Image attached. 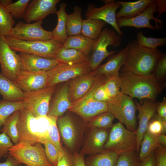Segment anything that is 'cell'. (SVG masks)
<instances>
[{
	"label": "cell",
	"instance_id": "22",
	"mask_svg": "<svg viewBox=\"0 0 166 166\" xmlns=\"http://www.w3.org/2000/svg\"><path fill=\"white\" fill-rule=\"evenodd\" d=\"M69 96L68 84L63 85L57 92L51 104L47 115L56 117L62 116L72 106Z\"/></svg>",
	"mask_w": 166,
	"mask_h": 166
},
{
	"label": "cell",
	"instance_id": "35",
	"mask_svg": "<svg viewBox=\"0 0 166 166\" xmlns=\"http://www.w3.org/2000/svg\"><path fill=\"white\" fill-rule=\"evenodd\" d=\"M68 110L79 116L85 124L93 117L101 114L84 102L72 104Z\"/></svg>",
	"mask_w": 166,
	"mask_h": 166
},
{
	"label": "cell",
	"instance_id": "5",
	"mask_svg": "<svg viewBox=\"0 0 166 166\" xmlns=\"http://www.w3.org/2000/svg\"><path fill=\"white\" fill-rule=\"evenodd\" d=\"M104 150L113 152L118 155L136 150V131L126 128L119 122L113 124Z\"/></svg>",
	"mask_w": 166,
	"mask_h": 166
},
{
	"label": "cell",
	"instance_id": "53",
	"mask_svg": "<svg viewBox=\"0 0 166 166\" xmlns=\"http://www.w3.org/2000/svg\"><path fill=\"white\" fill-rule=\"evenodd\" d=\"M156 9L155 13H158V17L166 12V0H155Z\"/></svg>",
	"mask_w": 166,
	"mask_h": 166
},
{
	"label": "cell",
	"instance_id": "30",
	"mask_svg": "<svg viewBox=\"0 0 166 166\" xmlns=\"http://www.w3.org/2000/svg\"><path fill=\"white\" fill-rule=\"evenodd\" d=\"M73 12L67 14L66 30L68 36L78 35L81 32L83 20L81 17L82 10L78 6H75Z\"/></svg>",
	"mask_w": 166,
	"mask_h": 166
},
{
	"label": "cell",
	"instance_id": "59",
	"mask_svg": "<svg viewBox=\"0 0 166 166\" xmlns=\"http://www.w3.org/2000/svg\"><path fill=\"white\" fill-rule=\"evenodd\" d=\"M25 166H27V165H25Z\"/></svg>",
	"mask_w": 166,
	"mask_h": 166
},
{
	"label": "cell",
	"instance_id": "12",
	"mask_svg": "<svg viewBox=\"0 0 166 166\" xmlns=\"http://www.w3.org/2000/svg\"><path fill=\"white\" fill-rule=\"evenodd\" d=\"M42 23V21L33 23L19 21L6 36L24 41H46L54 39L52 31L43 28Z\"/></svg>",
	"mask_w": 166,
	"mask_h": 166
},
{
	"label": "cell",
	"instance_id": "15",
	"mask_svg": "<svg viewBox=\"0 0 166 166\" xmlns=\"http://www.w3.org/2000/svg\"><path fill=\"white\" fill-rule=\"evenodd\" d=\"M121 7L116 2H113L100 7L89 3L87 6L85 17L87 19H93L103 21L112 26L117 33L121 36L123 33L118 26L116 17V12Z\"/></svg>",
	"mask_w": 166,
	"mask_h": 166
},
{
	"label": "cell",
	"instance_id": "19",
	"mask_svg": "<svg viewBox=\"0 0 166 166\" xmlns=\"http://www.w3.org/2000/svg\"><path fill=\"white\" fill-rule=\"evenodd\" d=\"M47 81V71L32 72L21 70L14 82L25 93L46 88Z\"/></svg>",
	"mask_w": 166,
	"mask_h": 166
},
{
	"label": "cell",
	"instance_id": "56",
	"mask_svg": "<svg viewBox=\"0 0 166 166\" xmlns=\"http://www.w3.org/2000/svg\"><path fill=\"white\" fill-rule=\"evenodd\" d=\"M158 144L166 147V135L165 134H162L157 136Z\"/></svg>",
	"mask_w": 166,
	"mask_h": 166
},
{
	"label": "cell",
	"instance_id": "37",
	"mask_svg": "<svg viewBox=\"0 0 166 166\" xmlns=\"http://www.w3.org/2000/svg\"><path fill=\"white\" fill-rule=\"evenodd\" d=\"M140 46L147 49H155L166 45V38L147 37L142 31H140L136 34V40Z\"/></svg>",
	"mask_w": 166,
	"mask_h": 166
},
{
	"label": "cell",
	"instance_id": "23",
	"mask_svg": "<svg viewBox=\"0 0 166 166\" xmlns=\"http://www.w3.org/2000/svg\"><path fill=\"white\" fill-rule=\"evenodd\" d=\"M128 44L117 54H113L107 62L99 66L95 70L91 72L94 76L103 75L107 79L119 73L123 66L126 54Z\"/></svg>",
	"mask_w": 166,
	"mask_h": 166
},
{
	"label": "cell",
	"instance_id": "48",
	"mask_svg": "<svg viewBox=\"0 0 166 166\" xmlns=\"http://www.w3.org/2000/svg\"><path fill=\"white\" fill-rule=\"evenodd\" d=\"M14 144L10 138L3 132L0 133V160L3 157H6L9 149Z\"/></svg>",
	"mask_w": 166,
	"mask_h": 166
},
{
	"label": "cell",
	"instance_id": "3",
	"mask_svg": "<svg viewBox=\"0 0 166 166\" xmlns=\"http://www.w3.org/2000/svg\"><path fill=\"white\" fill-rule=\"evenodd\" d=\"M57 124L65 148L72 153L78 152L87 128L85 123L67 114L57 117Z\"/></svg>",
	"mask_w": 166,
	"mask_h": 166
},
{
	"label": "cell",
	"instance_id": "17",
	"mask_svg": "<svg viewBox=\"0 0 166 166\" xmlns=\"http://www.w3.org/2000/svg\"><path fill=\"white\" fill-rule=\"evenodd\" d=\"M59 0H33L26 9L23 18L27 23L42 21L48 15L56 14Z\"/></svg>",
	"mask_w": 166,
	"mask_h": 166
},
{
	"label": "cell",
	"instance_id": "51",
	"mask_svg": "<svg viewBox=\"0 0 166 166\" xmlns=\"http://www.w3.org/2000/svg\"><path fill=\"white\" fill-rule=\"evenodd\" d=\"M140 166H156V160L154 151L140 161Z\"/></svg>",
	"mask_w": 166,
	"mask_h": 166
},
{
	"label": "cell",
	"instance_id": "4",
	"mask_svg": "<svg viewBox=\"0 0 166 166\" xmlns=\"http://www.w3.org/2000/svg\"><path fill=\"white\" fill-rule=\"evenodd\" d=\"M107 102V111L111 112L119 122L124 124L128 129L136 131L137 109L132 98L121 93L116 97L111 98Z\"/></svg>",
	"mask_w": 166,
	"mask_h": 166
},
{
	"label": "cell",
	"instance_id": "10",
	"mask_svg": "<svg viewBox=\"0 0 166 166\" xmlns=\"http://www.w3.org/2000/svg\"><path fill=\"white\" fill-rule=\"evenodd\" d=\"M56 89V85L25 93L22 101L24 108L36 117L47 116L51 97Z\"/></svg>",
	"mask_w": 166,
	"mask_h": 166
},
{
	"label": "cell",
	"instance_id": "9",
	"mask_svg": "<svg viewBox=\"0 0 166 166\" xmlns=\"http://www.w3.org/2000/svg\"><path fill=\"white\" fill-rule=\"evenodd\" d=\"M19 143L34 145L42 140V132L38 117L26 109L20 110L17 125Z\"/></svg>",
	"mask_w": 166,
	"mask_h": 166
},
{
	"label": "cell",
	"instance_id": "28",
	"mask_svg": "<svg viewBox=\"0 0 166 166\" xmlns=\"http://www.w3.org/2000/svg\"><path fill=\"white\" fill-rule=\"evenodd\" d=\"M118 155L108 150L89 155L85 160V166H116Z\"/></svg>",
	"mask_w": 166,
	"mask_h": 166
},
{
	"label": "cell",
	"instance_id": "1",
	"mask_svg": "<svg viewBox=\"0 0 166 166\" xmlns=\"http://www.w3.org/2000/svg\"><path fill=\"white\" fill-rule=\"evenodd\" d=\"M120 76L121 93L132 98L155 101L164 87V85L156 80L153 73L141 75L123 72Z\"/></svg>",
	"mask_w": 166,
	"mask_h": 166
},
{
	"label": "cell",
	"instance_id": "2",
	"mask_svg": "<svg viewBox=\"0 0 166 166\" xmlns=\"http://www.w3.org/2000/svg\"><path fill=\"white\" fill-rule=\"evenodd\" d=\"M128 44L124 64L120 70L121 73L141 75L152 73L158 61L164 53L163 52L157 48L151 49L143 47L136 40Z\"/></svg>",
	"mask_w": 166,
	"mask_h": 166
},
{
	"label": "cell",
	"instance_id": "13",
	"mask_svg": "<svg viewBox=\"0 0 166 166\" xmlns=\"http://www.w3.org/2000/svg\"><path fill=\"white\" fill-rule=\"evenodd\" d=\"M9 46L5 36H0V66L1 73L14 82L21 70V61L18 54Z\"/></svg>",
	"mask_w": 166,
	"mask_h": 166
},
{
	"label": "cell",
	"instance_id": "46",
	"mask_svg": "<svg viewBox=\"0 0 166 166\" xmlns=\"http://www.w3.org/2000/svg\"><path fill=\"white\" fill-rule=\"evenodd\" d=\"M84 102L100 113L107 111L108 103L107 102L96 101L90 97H87L84 99L72 104Z\"/></svg>",
	"mask_w": 166,
	"mask_h": 166
},
{
	"label": "cell",
	"instance_id": "6",
	"mask_svg": "<svg viewBox=\"0 0 166 166\" xmlns=\"http://www.w3.org/2000/svg\"><path fill=\"white\" fill-rule=\"evenodd\" d=\"M7 43L16 52L39 55L47 58H55L56 52L63 44L53 39L46 41H24L5 36Z\"/></svg>",
	"mask_w": 166,
	"mask_h": 166
},
{
	"label": "cell",
	"instance_id": "29",
	"mask_svg": "<svg viewBox=\"0 0 166 166\" xmlns=\"http://www.w3.org/2000/svg\"><path fill=\"white\" fill-rule=\"evenodd\" d=\"M66 3L60 4V8L56 14L57 16V23L55 28L52 31L53 39L63 44L68 37L66 30V18L67 14L65 10Z\"/></svg>",
	"mask_w": 166,
	"mask_h": 166
},
{
	"label": "cell",
	"instance_id": "8",
	"mask_svg": "<svg viewBox=\"0 0 166 166\" xmlns=\"http://www.w3.org/2000/svg\"><path fill=\"white\" fill-rule=\"evenodd\" d=\"M122 39L121 36L115 30L105 28L102 30L96 40L89 61L92 72L96 69L106 58L117 52L116 51H108L107 47L109 45L114 47L119 46Z\"/></svg>",
	"mask_w": 166,
	"mask_h": 166
},
{
	"label": "cell",
	"instance_id": "58",
	"mask_svg": "<svg viewBox=\"0 0 166 166\" xmlns=\"http://www.w3.org/2000/svg\"><path fill=\"white\" fill-rule=\"evenodd\" d=\"M102 1L104 2L105 4H106L110 3L115 1L113 0H102Z\"/></svg>",
	"mask_w": 166,
	"mask_h": 166
},
{
	"label": "cell",
	"instance_id": "36",
	"mask_svg": "<svg viewBox=\"0 0 166 166\" xmlns=\"http://www.w3.org/2000/svg\"><path fill=\"white\" fill-rule=\"evenodd\" d=\"M24 108L22 101H9L3 100L0 101V129L10 115Z\"/></svg>",
	"mask_w": 166,
	"mask_h": 166
},
{
	"label": "cell",
	"instance_id": "40",
	"mask_svg": "<svg viewBox=\"0 0 166 166\" xmlns=\"http://www.w3.org/2000/svg\"><path fill=\"white\" fill-rule=\"evenodd\" d=\"M147 130L156 136L162 134H165L166 120L160 117L156 112L149 121Z\"/></svg>",
	"mask_w": 166,
	"mask_h": 166
},
{
	"label": "cell",
	"instance_id": "39",
	"mask_svg": "<svg viewBox=\"0 0 166 166\" xmlns=\"http://www.w3.org/2000/svg\"><path fill=\"white\" fill-rule=\"evenodd\" d=\"M121 82L119 73L107 79L103 85L106 92L110 98H114L121 93Z\"/></svg>",
	"mask_w": 166,
	"mask_h": 166
},
{
	"label": "cell",
	"instance_id": "24",
	"mask_svg": "<svg viewBox=\"0 0 166 166\" xmlns=\"http://www.w3.org/2000/svg\"><path fill=\"white\" fill-rule=\"evenodd\" d=\"M155 0H139L134 2L117 1L121 8L116 13V19L120 18H130L143 12Z\"/></svg>",
	"mask_w": 166,
	"mask_h": 166
},
{
	"label": "cell",
	"instance_id": "38",
	"mask_svg": "<svg viewBox=\"0 0 166 166\" xmlns=\"http://www.w3.org/2000/svg\"><path fill=\"white\" fill-rule=\"evenodd\" d=\"M15 21L5 8L0 5V36H6L10 32Z\"/></svg>",
	"mask_w": 166,
	"mask_h": 166
},
{
	"label": "cell",
	"instance_id": "44",
	"mask_svg": "<svg viewBox=\"0 0 166 166\" xmlns=\"http://www.w3.org/2000/svg\"><path fill=\"white\" fill-rule=\"evenodd\" d=\"M42 144L44 146L45 152L48 160L53 166H57L60 153L58 149L48 140Z\"/></svg>",
	"mask_w": 166,
	"mask_h": 166
},
{
	"label": "cell",
	"instance_id": "21",
	"mask_svg": "<svg viewBox=\"0 0 166 166\" xmlns=\"http://www.w3.org/2000/svg\"><path fill=\"white\" fill-rule=\"evenodd\" d=\"M19 53L21 70L32 72L47 71L60 63L55 58H47L38 55Z\"/></svg>",
	"mask_w": 166,
	"mask_h": 166
},
{
	"label": "cell",
	"instance_id": "32",
	"mask_svg": "<svg viewBox=\"0 0 166 166\" xmlns=\"http://www.w3.org/2000/svg\"><path fill=\"white\" fill-rule=\"evenodd\" d=\"M20 110L10 115L6 120L0 129V132H5L10 138L14 144L19 143L17 125L19 120Z\"/></svg>",
	"mask_w": 166,
	"mask_h": 166
},
{
	"label": "cell",
	"instance_id": "34",
	"mask_svg": "<svg viewBox=\"0 0 166 166\" xmlns=\"http://www.w3.org/2000/svg\"><path fill=\"white\" fill-rule=\"evenodd\" d=\"M115 118L111 112L107 111L93 118L85 124L86 126L88 128L111 129Z\"/></svg>",
	"mask_w": 166,
	"mask_h": 166
},
{
	"label": "cell",
	"instance_id": "18",
	"mask_svg": "<svg viewBox=\"0 0 166 166\" xmlns=\"http://www.w3.org/2000/svg\"><path fill=\"white\" fill-rule=\"evenodd\" d=\"M138 111L139 125L136 131V151L139 153L141 141L147 131L149 122L156 113L157 103L148 99L135 102Z\"/></svg>",
	"mask_w": 166,
	"mask_h": 166
},
{
	"label": "cell",
	"instance_id": "14",
	"mask_svg": "<svg viewBox=\"0 0 166 166\" xmlns=\"http://www.w3.org/2000/svg\"><path fill=\"white\" fill-rule=\"evenodd\" d=\"M156 9L155 0L138 15L128 18H120L116 19L119 27H134L137 29L146 28L152 30L160 28L159 24H163L162 21L154 16Z\"/></svg>",
	"mask_w": 166,
	"mask_h": 166
},
{
	"label": "cell",
	"instance_id": "47",
	"mask_svg": "<svg viewBox=\"0 0 166 166\" xmlns=\"http://www.w3.org/2000/svg\"><path fill=\"white\" fill-rule=\"evenodd\" d=\"M57 166H75L73 154L65 147L60 152Z\"/></svg>",
	"mask_w": 166,
	"mask_h": 166
},
{
	"label": "cell",
	"instance_id": "20",
	"mask_svg": "<svg viewBox=\"0 0 166 166\" xmlns=\"http://www.w3.org/2000/svg\"><path fill=\"white\" fill-rule=\"evenodd\" d=\"M91 72L77 77L68 84L70 100L73 103L82 99L89 92L97 78Z\"/></svg>",
	"mask_w": 166,
	"mask_h": 166
},
{
	"label": "cell",
	"instance_id": "11",
	"mask_svg": "<svg viewBox=\"0 0 166 166\" xmlns=\"http://www.w3.org/2000/svg\"><path fill=\"white\" fill-rule=\"evenodd\" d=\"M91 72L89 62L74 65L60 62L55 67L47 71L46 87L56 85L60 83L72 80Z\"/></svg>",
	"mask_w": 166,
	"mask_h": 166
},
{
	"label": "cell",
	"instance_id": "54",
	"mask_svg": "<svg viewBox=\"0 0 166 166\" xmlns=\"http://www.w3.org/2000/svg\"><path fill=\"white\" fill-rule=\"evenodd\" d=\"M73 154L75 166H85L84 155L78 152H74Z\"/></svg>",
	"mask_w": 166,
	"mask_h": 166
},
{
	"label": "cell",
	"instance_id": "43",
	"mask_svg": "<svg viewBox=\"0 0 166 166\" xmlns=\"http://www.w3.org/2000/svg\"><path fill=\"white\" fill-rule=\"evenodd\" d=\"M57 117H54L49 127L47 140L57 147L60 152L62 153L64 147L60 141V134L57 124Z\"/></svg>",
	"mask_w": 166,
	"mask_h": 166
},
{
	"label": "cell",
	"instance_id": "27",
	"mask_svg": "<svg viewBox=\"0 0 166 166\" xmlns=\"http://www.w3.org/2000/svg\"><path fill=\"white\" fill-rule=\"evenodd\" d=\"M96 40L81 34L68 36L62 46L66 49H73L89 55L92 53Z\"/></svg>",
	"mask_w": 166,
	"mask_h": 166
},
{
	"label": "cell",
	"instance_id": "25",
	"mask_svg": "<svg viewBox=\"0 0 166 166\" xmlns=\"http://www.w3.org/2000/svg\"><path fill=\"white\" fill-rule=\"evenodd\" d=\"M0 94L3 100L9 101H23L25 93L15 83L0 72Z\"/></svg>",
	"mask_w": 166,
	"mask_h": 166
},
{
	"label": "cell",
	"instance_id": "26",
	"mask_svg": "<svg viewBox=\"0 0 166 166\" xmlns=\"http://www.w3.org/2000/svg\"><path fill=\"white\" fill-rule=\"evenodd\" d=\"M89 55L73 49H66L62 45L57 51L55 59L60 62L69 65H74L89 62Z\"/></svg>",
	"mask_w": 166,
	"mask_h": 166
},
{
	"label": "cell",
	"instance_id": "41",
	"mask_svg": "<svg viewBox=\"0 0 166 166\" xmlns=\"http://www.w3.org/2000/svg\"><path fill=\"white\" fill-rule=\"evenodd\" d=\"M140 161L136 150L118 155L116 166H140Z\"/></svg>",
	"mask_w": 166,
	"mask_h": 166
},
{
	"label": "cell",
	"instance_id": "57",
	"mask_svg": "<svg viewBox=\"0 0 166 166\" xmlns=\"http://www.w3.org/2000/svg\"><path fill=\"white\" fill-rule=\"evenodd\" d=\"M12 2L11 0H0V5L5 7Z\"/></svg>",
	"mask_w": 166,
	"mask_h": 166
},
{
	"label": "cell",
	"instance_id": "42",
	"mask_svg": "<svg viewBox=\"0 0 166 166\" xmlns=\"http://www.w3.org/2000/svg\"><path fill=\"white\" fill-rule=\"evenodd\" d=\"M30 1V0H18L5 7L13 18L17 19L23 18L27 7Z\"/></svg>",
	"mask_w": 166,
	"mask_h": 166
},
{
	"label": "cell",
	"instance_id": "55",
	"mask_svg": "<svg viewBox=\"0 0 166 166\" xmlns=\"http://www.w3.org/2000/svg\"><path fill=\"white\" fill-rule=\"evenodd\" d=\"M6 157V160L5 162H0V166H20V164L12 157L8 155Z\"/></svg>",
	"mask_w": 166,
	"mask_h": 166
},
{
	"label": "cell",
	"instance_id": "16",
	"mask_svg": "<svg viewBox=\"0 0 166 166\" xmlns=\"http://www.w3.org/2000/svg\"><path fill=\"white\" fill-rule=\"evenodd\" d=\"M110 129L87 128L80 152L92 155L104 150Z\"/></svg>",
	"mask_w": 166,
	"mask_h": 166
},
{
	"label": "cell",
	"instance_id": "50",
	"mask_svg": "<svg viewBox=\"0 0 166 166\" xmlns=\"http://www.w3.org/2000/svg\"><path fill=\"white\" fill-rule=\"evenodd\" d=\"M156 166H166V147L158 145L154 150Z\"/></svg>",
	"mask_w": 166,
	"mask_h": 166
},
{
	"label": "cell",
	"instance_id": "33",
	"mask_svg": "<svg viewBox=\"0 0 166 166\" xmlns=\"http://www.w3.org/2000/svg\"><path fill=\"white\" fill-rule=\"evenodd\" d=\"M159 145L157 136L149 133L147 130L144 133L140 145L139 157L140 161L154 151Z\"/></svg>",
	"mask_w": 166,
	"mask_h": 166
},
{
	"label": "cell",
	"instance_id": "31",
	"mask_svg": "<svg viewBox=\"0 0 166 166\" xmlns=\"http://www.w3.org/2000/svg\"><path fill=\"white\" fill-rule=\"evenodd\" d=\"M106 23L102 20L93 19L83 20L81 34L96 40L100 35L103 28Z\"/></svg>",
	"mask_w": 166,
	"mask_h": 166
},
{
	"label": "cell",
	"instance_id": "45",
	"mask_svg": "<svg viewBox=\"0 0 166 166\" xmlns=\"http://www.w3.org/2000/svg\"><path fill=\"white\" fill-rule=\"evenodd\" d=\"M159 81L162 80L166 75V54L164 53L158 61L153 72Z\"/></svg>",
	"mask_w": 166,
	"mask_h": 166
},
{
	"label": "cell",
	"instance_id": "7",
	"mask_svg": "<svg viewBox=\"0 0 166 166\" xmlns=\"http://www.w3.org/2000/svg\"><path fill=\"white\" fill-rule=\"evenodd\" d=\"M41 144L38 142L31 145L19 142L9 149L8 155L19 164L28 166H53L48 160L44 148Z\"/></svg>",
	"mask_w": 166,
	"mask_h": 166
},
{
	"label": "cell",
	"instance_id": "52",
	"mask_svg": "<svg viewBox=\"0 0 166 166\" xmlns=\"http://www.w3.org/2000/svg\"><path fill=\"white\" fill-rule=\"evenodd\" d=\"M156 112L160 117L166 120V98L164 97L162 101L157 103Z\"/></svg>",
	"mask_w": 166,
	"mask_h": 166
},
{
	"label": "cell",
	"instance_id": "49",
	"mask_svg": "<svg viewBox=\"0 0 166 166\" xmlns=\"http://www.w3.org/2000/svg\"><path fill=\"white\" fill-rule=\"evenodd\" d=\"M104 84L97 88L93 93H90L80 100L90 96L93 99L96 101L108 102L111 98L109 97L106 92L104 87Z\"/></svg>",
	"mask_w": 166,
	"mask_h": 166
}]
</instances>
